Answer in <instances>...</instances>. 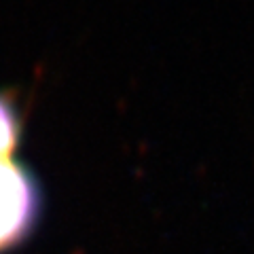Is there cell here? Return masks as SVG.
<instances>
[{
	"instance_id": "2",
	"label": "cell",
	"mask_w": 254,
	"mask_h": 254,
	"mask_svg": "<svg viewBox=\"0 0 254 254\" xmlns=\"http://www.w3.org/2000/svg\"><path fill=\"white\" fill-rule=\"evenodd\" d=\"M23 121L11 95L0 91V159H15V153L21 146Z\"/></svg>"
},
{
	"instance_id": "1",
	"label": "cell",
	"mask_w": 254,
	"mask_h": 254,
	"mask_svg": "<svg viewBox=\"0 0 254 254\" xmlns=\"http://www.w3.org/2000/svg\"><path fill=\"white\" fill-rule=\"evenodd\" d=\"M43 212L41 185L19 159H0V254L34 233Z\"/></svg>"
}]
</instances>
